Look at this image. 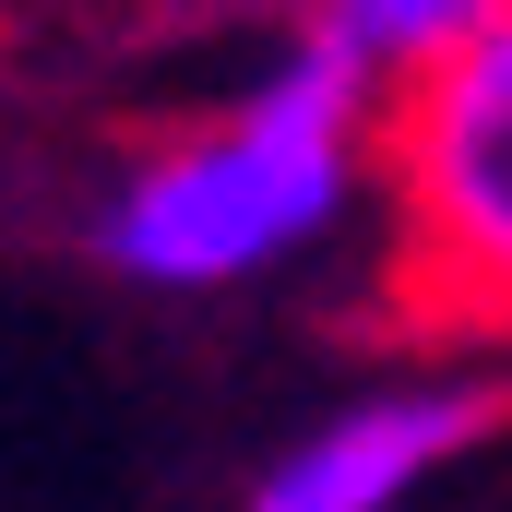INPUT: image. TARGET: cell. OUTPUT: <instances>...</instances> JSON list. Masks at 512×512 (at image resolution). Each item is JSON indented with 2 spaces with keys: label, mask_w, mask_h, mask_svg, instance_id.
Returning a JSON list of instances; mask_svg holds the SVG:
<instances>
[{
  "label": "cell",
  "mask_w": 512,
  "mask_h": 512,
  "mask_svg": "<svg viewBox=\"0 0 512 512\" xmlns=\"http://www.w3.org/2000/svg\"><path fill=\"white\" fill-rule=\"evenodd\" d=\"M489 12H501V0H310V36H322L334 60H358L393 96L405 72H429L441 48H465Z\"/></svg>",
  "instance_id": "4"
},
{
  "label": "cell",
  "mask_w": 512,
  "mask_h": 512,
  "mask_svg": "<svg viewBox=\"0 0 512 512\" xmlns=\"http://www.w3.org/2000/svg\"><path fill=\"white\" fill-rule=\"evenodd\" d=\"M393 322L512 346V0L382 96Z\"/></svg>",
  "instance_id": "2"
},
{
  "label": "cell",
  "mask_w": 512,
  "mask_h": 512,
  "mask_svg": "<svg viewBox=\"0 0 512 512\" xmlns=\"http://www.w3.org/2000/svg\"><path fill=\"white\" fill-rule=\"evenodd\" d=\"M358 191H382V84L298 24L227 108L143 143L96 191L84 251L143 298H227L334 239Z\"/></svg>",
  "instance_id": "1"
},
{
  "label": "cell",
  "mask_w": 512,
  "mask_h": 512,
  "mask_svg": "<svg viewBox=\"0 0 512 512\" xmlns=\"http://www.w3.org/2000/svg\"><path fill=\"white\" fill-rule=\"evenodd\" d=\"M501 429H512L501 370H405V382L346 393L298 441H274L262 477L239 489V512H405L429 477H453Z\"/></svg>",
  "instance_id": "3"
}]
</instances>
